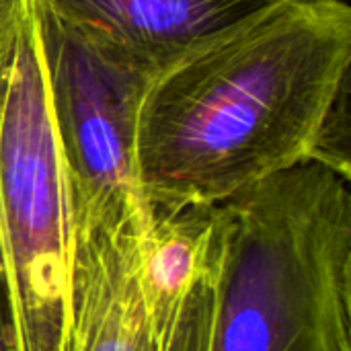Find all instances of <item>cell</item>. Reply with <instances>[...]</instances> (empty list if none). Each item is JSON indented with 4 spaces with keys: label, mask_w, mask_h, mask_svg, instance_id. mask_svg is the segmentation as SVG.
Here are the masks:
<instances>
[{
    "label": "cell",
    "mask_w": 351,
    "mask_h": 351,
    "mask_svg": "<svg viewBox=\"0 0 351 351\" xmlns=\"http://www.w3.org/2000/svg\"><path fill=\"white\" fill-rule=\"evenodd\" d=\"M62 19L160 70L280 0H43Z\"/></svg>",
    "instance_id": "52a82bcc"
},
{
    "label": "cell",
    "mask_w": 351,
    "mask_h": 351,
    "mask_svg": "<svg viewBox=\"0 0 351 351\" xmlns=\"http://www.w3.org/2000/svg\"><path fill=\"white\" fill-rule=\"evenodd\" d=\"M0 351H19L14 319H12V302H10V292H8V282L4 276L2 259H0Z\"/></svg>",
    "instance_id": "ba28073f"
},
{
    "label": "cell",
    "mask_w": 351,
    "mask_h": 351,
    "mask_svg": "<svg viewBox=\"0 0 351 351\" xmlns=\"http://www.w3.org/2000/svg\"><path fill=\"white\" fill-rule=\"evenodd\" d=\"M72 202L51 113L39 0H0V259L19 351H66Z\"/></svg>",
    "instance_id": "3957f363"
},
{
    "label": "cell",
    "mask_w": 351,
    "mask_h": 351,
    "mask_svg": "<svg viewBox=\"0 0 351 351\" xmlns=\"http://www.w3.org/2000/svg\"><path fill=\"white\" fill-rule=\"evenodd\" d=\"M350 66L348 0H280L156 70L136 136L148 210L216 206L313 160Z\"/></svg>",
    "instance_id": "6da1fadb"
},
{
    "label": "cell",
    "mask_w": 351,
    "mask_h": 351,
    "mask_svg": "<svg viewBox=\"0 0 351 351\" xmlns=\"http://www.w3.org/2000/svg\"><path fill=\"white\" fill-rule=\"evenodd\" d=\"M208 351H351V191L304 160L220 204Z\"/></svg>",
    "instance_id": "7a4b0ae2"
},
{
    "label": "cell",
    "mask_w": 351,
    "mask_h": 351,
    "mask_svg": "<svg viewBox=\"0 0 351 351\" xmlns=\"http://www.w3.org/2000/svg\"><path fill=\"white\" fill-rule=\"evenodd\" d=\"M39 35L74 228L148 230L136 136L156 70L78 29L39 0Z\"/></svg>",
    "instance_id": "277c9868"
},
{
    "label": "cell",
    "mask_w": 351,
    "mask_h": 351,
    "mask_svg": "<svg viewBox=\"0 0 351 351\" xmlns=\"http://www.w3.org/2000/svg\"><path fill=\"white\" fill-rule=\"evenodd\" d=\"M140 232L74 228L66 351H156L140 282Z\"/></svg>",
    "instance_id": "8992f818"
},
{
    "label": "cell",
    "mask_w": 351,
    "mask_h": 351,
    "mask_svg": "<svg viewBox=\"0 0 351 351\" xmlns=\"http://www.w3.org/2000/svg\"><path fill=\"white\" fill-rule=\"evenodd\" d=\"M224 259L220 204L152 210L138 282L156 351H208Z\"/></svg>",
    "instance_id": "5b68a950"
}]
</instances>
